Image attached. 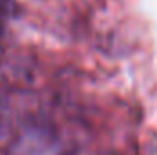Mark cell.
<instances>
[{"mask_svg": "<svg viewBox=\"0 0 157 155\" xmlns=\"http://www.w3.org/2000/svg\"><path fill=\"white\" fill-rule=\"evenodd\" d=\"M6 6H7V4L0 2V37H2V33H4V22H6V11H7Z\"/></svg>", "mask_w": 157, "mask_h": 155, "instance_id": "obj_1", "label": "cell"}, {"mask_svg": "<svg viewBox=\"0 0 157 155\" xmlns=\"http://www.w3.org/2000/svg\"><path fill=\"white\" fill-rule=\"evenodd\" d=\"M0 2H4V4H7V2H9V0H0Z\"/></svg>", "mask_w": 157, "mask_h": 155, "instance_id": "obj_2", "label": "cell"}]
</instances>
